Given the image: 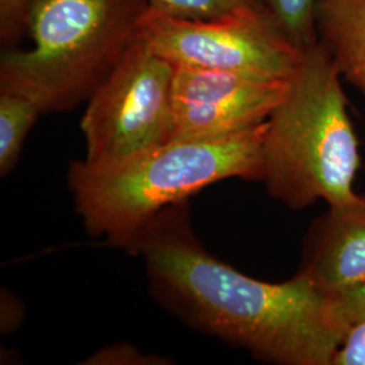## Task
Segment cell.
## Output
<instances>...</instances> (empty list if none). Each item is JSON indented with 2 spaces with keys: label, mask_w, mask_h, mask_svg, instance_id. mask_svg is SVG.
<instances>
[{
  "label": "cell",
  "mask_w": 365,
  "mask_h": 365,
  "mask_svg": "<svg viewBox=\"0 0 365 365\" xmlns=\"http://www.w3.org/2000/svg\"><path fill=\"white\" fill-rule=\"evenodd\" d=\"M175 66L137 38L87 101L86 161L115 164L172 141Z\"/></svg>",
  "instance_id": "obj_5"
},
{
  "label": "cell",
  "mask_w": 365,
  "mask_h": 365,
  "mask_svg": "<svg viewBox=\"0 0 365 365\" xmlns=\"http://www.w3.org/2000/svg\"><path fill=\"white\" fill-rule=\"evenodd\" d=\"M148 9V0H37L30 49L1 53L0 90L26 95L43 113L87 102L138 38Z\"/></svg>",
  "instance_id": "obj_4"
},
{
  "label": "cell",
  "mask_w": 365,
  "mask_h": 365,
  "mask_svg": "<svg viewBox=\"0 0 365 365\" xmlns=\"http://www.w3.org/2000/svg\"><path fill=\"white\" fill-rule=\"evenodd\" d=\"M148 356H143L137 349L120 345L103 349L92 357L93 364H146Z\"/></svg>",
  "instance_id": "obj_16"
},
{
  "label": "cell",
  "mask_w": 365,
  "mask_h": 365,
  "mask_svg": "<svg viewBox=\"0 0 365 365\" xmlns=\"http://www.w3.org/2000/svg\"><path fill=\"white\" fill-rule=\"evenodd\" d=\"M260 182L292 210L322 200H352L360 167L359 138L342 78L325 48H309L287 92L267 119Z\"/></svg>",
  "instance_id": "obj_3"
},
{
  "label": "cell",
  "mask_w": 365,
  "mask_h": 365,
  "mask_svg": "<svg viewBox=\"0 0 365 365\" xmlns=\"http://www.w3.org/2000/svg\"><path fill=\"white\" fill-rule=\"evenodd\" d=\"M149 7L176 18L210 19L260 7L261 0H148Z\"/></svg>",
  "instance_id": "obj_12"
},
{
  "label": "cell",
  "mask_w": 365,
  "mask_h": 365,
  "mask_svg": "<svg viewBox=\"0 0 365 365\" xmlns=\"http://www.w3.org/2000/svg\"><path fill=\"white\" fill-rule=\"evenodd\" d=\"M321 0H261L265 10L302 51L317 42L315 15Z\"/></svg>",
  "instance_id": "obj_11"
},
{
  "label": "cell",
  "mask_w": 365,
  "mask_h": 365,
  "mask_svg": "<svg viewBox=\"0 0 365 365\" xmlns=\"http://www.w3.org/2000/svg\"><path fill=\"white\" fill-rule=\"evenodd\" d=\"M37 0H0V43L14 49L27 36V18Z\"/></svg>",
  "instance_id": "obj_13"
},
{
  "label": "cell",
  "mask_w": 365,
  "mask_h": 365,
  "mask_svg": "<svg viewBox=\"0 0 365 365\" xmlns=\"http://www.w3.org/2000/svg\"><path fill=\"white\" fill-rule=\"evenodd\" d=\"M334 310L339 322L346 329L365 321V282L359 286L344 291L337 295H331Z\"/></svg>",
  "instance_id": "obj_14"
},
{
  "label": "cell",
  "mask_w": 365,
  "mask_h": 365,
  "mask_svg": "<svg viewBox=\"0 0 365 365\" xmlns=\"http://www.w3.org/2000/svg\"><path fill=\"white\" fill-rule=\"evenodd\" d=\"M138 38L175 66L289 80L304 53L264 6L210 19L145 11Z\"/></svg>",
  "instance_id": "obj_6"
},
{
  "label": "cell",
  "mask_w": 365,
  "mask_h": 365,
  "mask_svg": "<svg viewBox=\"0 0 365 365\" xmlns=\"http://www.w3.org/2000/svg\"><path fill=\"white\" fill-rule=\"evenodd\" d=\"M144 260L153 297L187 325L277 365H331L346 334L331 295L299 274L269 283L210 255L182 202L128 247Z\"/></svg>",
  "instance_id": "obj_1"
},
{
  "label": "cell",
  "mask_w": 365,
  "mask_h": 365,
  "mask_svg": "<svg viewBox=\"0 0 365 365\" xmlns=\"http://www.w3.org/2000/svg\"><path fill=\"white\" fill-rule=\"evenodd\" d=\"M265 123L215 138L172 140L115 164L72 163L68 184L84 227L126 249L160 212L211 184L260 182Z\"/></svg>",
  "instance_id": "obj_2"
},
{
  "label": "cell",
  "mask_w": 365,
  "mask_h": 365,
  "mask_svg": "<svg viewBox=\"0 0 365 365\" xmlns=\"http://www.w3.org/2000/svg\"><path fill=\"white\" fill-rule=\"evenodd\" d=\"M289 80L175 66L172 140L215 138L264 123Z\"/></svg>",
  "instance_id": "obj_7"
},
{
  "label": "cell",
  "mask_w": 365,
  "mask_h": 365,
  "mask_svg": "<svg viewBox=\"0 0 365 365\" xmlns=\"http://www.w3.org/2000/svg\"><path fill=\"white\" fill-rule=\"evenodd\" d=\"M315 30L341 78L365 96V0H321Z\"/></svg>",
  "instance_id": "obj_9"
},
{
  "label": "cell",
  "mask_w": 365,
  "mask_h": 365,
  "mask_svg": "<svg viewBox=\"0 0 365 365\" xmlns=\"http://www.w3.org/2000/svg\"><path fill=\"white\" fill-rule=\"evenodd\" d=\"M43 114L41 106L19 92L0 90V173L6 176L18 163L27 134Z\"/></svg>",
  "instance_id": "obj_10"
},
{
  "label": "cell",
  "mask_w": 365,
  "mask_h": 365,
  "mask_svg": "<svg viewBox=\"0 0 365 365\" xmlns=\"http://www.w3.org/2000/svg\"><path fill=\"white\" fill-rule=\"evenodd\" d=\"M297 274L327 295L365 282V194L327 206L303 240Z\"/></svg>",
  "instance_id": "obj_8"
},
{
  "label": "cell",
  "mask_w": 365,
  "mask_h": 365,
  "mask_svg": "<svg viewBox=\"0 0 365 365\" xmlns=\"http://www.w3.org/2000/svg\"><path fill=\"white\" fill-rule=\"evenodd\" d=\"M331 365H365V321L346 331Z\"/></svg>",
  "instance_id": "obj_15"
}]
</instances>
